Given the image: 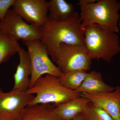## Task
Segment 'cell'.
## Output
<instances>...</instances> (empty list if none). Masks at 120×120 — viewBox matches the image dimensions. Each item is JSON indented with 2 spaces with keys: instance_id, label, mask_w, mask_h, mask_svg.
I'll return each instance as SVG.
<instances>
[{
  "instance_id": "cell-1",
  "label": "cell",
  "mask_w": 120,
  "mask_h": 120,
  "mask_svg": "<svg viewBox=\"0 0 120 120\" xmlns=\"http://www.w3.org/2000/svg\"><path fill=\"white\" fill-rule=\"evenodd\" d=\"M41 29V41L46 47L54 62L61 44L84 45V29L77 12L73 17L64 22H54L47 17Z\"/></svg>"
},
{
  "instance_id": "cell-2",
  "label": "cell",
  "mask_w": 120,
  "mask_h": 120,
  "mask_svg": "<svg viewBox=\"0 0 120 120\" xmlns=\"http://www.w3.org/2000/svg\"><path fill=\"white\" fill-rule=\"evenodd\" d=\"M83 29L84 46L91 60H102L110 62L120 52L117 33L96 24L89 25Z\"/></svg>"
},
{
  "instance_id": "cell-3",
  "label": "cell",
  "mask_w": 120,
  "mask_h": 120,
  "mask_svg": "<svg viewBox=\"0 0 120 120\" xmlns=\"http://www.w3.org/2000/svg\"><path fill=\"white\" fill-rule=\"evenodd\" d=\"M77 5L80 8L79 18L83 28L96 24L117 34L120 31V1L116 0H98L91 4L78 2Z\"/></svg>"
},
{
  "instance_id": "cell-4",
  "label": "cell",
  "mask_w": 120,
  "mask_h": 120,
  "mask_svg": "<svg viewBox=\"0 0 120 120\" xmlns=\"http://www.w3.org/2000/svg\"><path fill=\"white\" fill-rule=\"evenodd\" d=\"M26 91L34 95L28 105H57L81 96V94L76 91L69 90L62 86L59 77L49 75L39 77Z\"/></svg>"
},
{
  "instance_id": "cell-5",
  "label": "cell",
  "mask_w": 120,
  "mask_h": 120,
  "mask_svg": "<svg viewBox=\"0 0 120 120\" xmlns=\"http://www.w3.org/2000/svg\"><path fill=\"white\" fill-rule=\"evenodd\" d=\"M22 41L28 49L31 65L29 88L43 75H52L59 78L61 76L63 73L50 59L46 47L40 40Z\"/></svg>"
},
{
  "instance_id": "cell-6",
  "label": "cell",
  "mask_w": 120,
  "mask_h": 120,
  "mask_svg": "<svg viewBox=\"0 0 120 120\" xmlns=\"http://www.w3.org/2000/svg\"><path fill=\"white\" fill-rule=\"evenodd\" d=\"M57 67L62 73L90 69L92 60L84 45L63 44L60 45L56 60Z\"/></svg>"
},
{
  "instance_id": "cell-7",
  "label": "cell",
  "mask_w": 120,
  "mask_h": 120,
  "mask_svg": "<svg viewBox=\"0 0 120 120\" xmlns=\"http://www.w3.org/2000/svg\"><path fill=\"white\" fill-rule=\"evenodd\" d=\"M0 33L18 41H41L42 37L41 27L24 22L12 8L9 9L4 20L0 21Z\"/></svg>"
},
{
  "instance_id": "cell-8",
  "label": "cell",
  "mask_w": 120,
  "mask_h": 120,
  "mask_svg": "<svg viewBox=\"0 0 120 120\" xmlns=\"http://www.w3.org/2000/svg\"><path fill=\"white\" fill-rule=\"evenodd\" d=\"M12 7L28 23L41 28L48 17L47 1L45 0H15Z\"/></svg>"
},
{
  "instance_id": "cell-9",
  "label": "cell",
  "mask_w": 120,
  "mask_h": 120,
  "mask_svg": "<svg viewBox=\"0 0 120 120\" xmlns=\"http://www.w3.org/2000/svg\"><path fill=\"white\" fill-rule=\"evenodd\" d=\"M34 96L27 91L11 90L9 92H4L0 87V116L8 117L15 120Z\"/></svg>"
},
{
  "instance_id": "cell-10",
  "label": "cell",
  "mask_w": 120,
  "mask_h": 120,
  "mask_svg": "<svg viewBox=\"0 0 120 120\" xmlns=\"http://www.w3.org/2000/svg\"><path fill=\"white\" fill-rule=\"evenodd\" d=\"M82 97L102 109L114 120H120V86L113 91L98 94H81Z\"/></svg>"
},
{
  "instance_id": "cell-11",
  "label": "cell",
  "mask_w": 120,
  "mask_h": 120,
  "mask_svg": "<svg viewBox=\"0 0 120 120\" xmlns=\"http://www.w3.org/2000/svg\"><path fill=\"white\" fill-rule=\"evenodd\" d=\"M18 53L19 62L13 76L15 83L12 90L24 92L30 87L31 65L28 51L20 47Z\"/></svg>"
},
{
  "instance_id": "cell-12",
  "label": "cell",
  "mask_w": 120,
  "mask_h": 120,
  "mask_svg": "<svg viewBox=\"0 0 120 120\" xmlns=\"http://www.w3.org/2000/svg\"><path fill=\"white\" fill-rule=\"evenodd\" d=\"M90 102L81 96L65 102L53 105L54 113L59 120H72L82 112Z\"/></svg>"
},
{
  "instance_id": "cell-13",
  "label": "cell",
  "mask_w": 120,
  "mask_h": 120,
  "mask_svg": "<svg viewBox=\"0 0 120 120\" xmlns=\"http://www.w3.org/2000/svg\"><path fill=\"white\" fill-rule=\"evenodd\" d=\"M115 87L103 81L101 74L95 71L88 72L86 79L76 91L80 94H98L113 91Z\"/></svg>"
},
{
  "instance_id": "cell-14",
  "label": "cell",
  "mask_w": 120,
  "mask_h": 120,
  "mask_svg": "<svg viewBox=\"0 0 120 120\" xmlns=\"http://www.w3.org/2000/svg\"><path fill=\"white\" fill-rule=\"evenodd\" d=\"M54 105L37 104L25 107L15 120H59L53 112Z\"/></svg>"
},
{
  "instance_id": "cell-15",
  "label": "cell",
  "mask_w": 120,
  "mask_h": 120,
  "mask_svg": "<svg viewBox=\"0 0 120 120\" xmlns=\"http://www.w3.org/2000/svg\"><path fill=\"white\" fill-rule=\"evenodd\" d=\"M47 5L48 18L54 22L67 21L77 12L73 5L65 0H50L47 1Z\"/></svg>"
},
{
  "instance_id": "cell-16",
  "label": "cell",
  "mask_w": 120,
  "mask_h": 120,
  "mask_svg": "<svg viewBox=\"0 0 120 120\" xmlns=\"http://www.w3.org/2000/svg\"><path fill=\"white\" fill-rule=\"evenodd\" d=\"M20 47L18 41L8 35L0 33V64L7 62Z\"/></svg>"
},
{
  "instance_id": "cell-17",
  "label": "cell",
  "mask_w": 120,
  "mask_h": 120,
  "mask_svg": "<svg viewBox=\"0 0 120 120\" xmlns=\"http://www.w3.org/2000/svg\"><path fill=\"white\" fill-rule=\"evenodd\" d=\"M88 73L87 71H76L63 73L59 78L60 82L67 89L76 91L82 83Z\"/></svg>"
},
{
  "instance_id": "cell-18",
  "label": "cell",
  "mask_w": 120,
  "mask_h": 120,
  "mask_svg": "<svg viewBox=\"0 0 120 120\" xmlns=\"http://www.w3.org/2000/svg\"><path fill=\"white\" fill-rule=\"evenodd\" d=\"M82 120H114L105 110L90 102L82 113Z\"/></svg>"
},
{
  "instance_id": "cell-19",
  "label": "cell",
  "mask_w": 120,
  "mask_h": 120,
  "mask_svg": "<svg viewBox=\"0 0 120 120\" xmlns=\"http://www.w3.org/2000/svg\"><path fill=\"white\" fill-rule=\"evenodd\" d=\"M15 0H0V21L4 19L10 7H12Z\"/></svg>"
},
{
  "instance_id": "cell-20",
  "label": "cell",
  "mask_w": 120,
  "mask_h": 120,
  "mask_svg": "<svg viewBox=\"0 0 120 120\" xmlns=\"http://www.w3.org/2000/svg\"><path fill=\"white\" fill-rule=\"evenodd\" d=\"M0 120H15L13 118L5 116H0Z\"/></svg>"
},
{
  "instance_id": "cell-21",
  "label": "cell",
  "mask_w": 120,
  "mask_h": 120,
  "mask_svg": "<svg viewBox=\"0 0 120 120\" xmlns=\"http://www.w3.org/2000/svg\"><path fill=\"white\" fill-rule=\"evenodd\" d=\"M72 120H82V113L78 114Z\"/></svg>"
},
{
  "instance_id": "cell-22",
  "label": "cell",
  "mask_w": 120,
  "mask_h": 120,
  "mask_svg": "<svg viewBox=\"0 0 120 120\" xmlns=\"http://www.w3.org/2000/svg\"><path fill=\"white\" fill-rule=\"evenodd\" d=\"M118 27H119V30H120V18H119V22H118Z\"/></svg>"
}]
</instances>
